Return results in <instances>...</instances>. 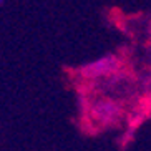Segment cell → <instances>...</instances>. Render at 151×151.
<instances>
[{"label": "cell", "instance_id": "cell-1", "mask_svg": "<svg viewBox=\"0 0 151 151\" xmlns=\"http://www.w3.org/2000/svg\"><path fill=\"white\" fill-rule=\"evenodd\" d=\"M118 67V60L115 57H103L96 62L90 63L86 67V75L88 76H105V75H110L116 70Z\"/></svg>", "mask_w": 151, "mask_h": 151}, {"label": "cell", "instance_id": "cell-2", "mask_svg": "<svg viewBox=\"0 0 151 151\" xmlns=\"http://www.w3.org/2000/svg\"><path fill=\"white\" fill-rule=\"evenodd\" d=\"M93 115L100 121H106V123L108 121H115L120 116V106L115 101H111V100H103V101L96 103Z\"/></svg>", "mask_w": 151, "mask_h": 151}, {"label": "cell", "instance_id": "cell-3", "mask_svg": "<svg viewBox=\"0 0 151 151\" xmlns=\"http://www.w3.org/2000/svg\"><path fill=\"white\" fill-rule=\"evenodd\" d=\"M150 45H151V35H150Z\"/></svg>", "mask_w": 151, "mask_h": 151}]
</instances>
